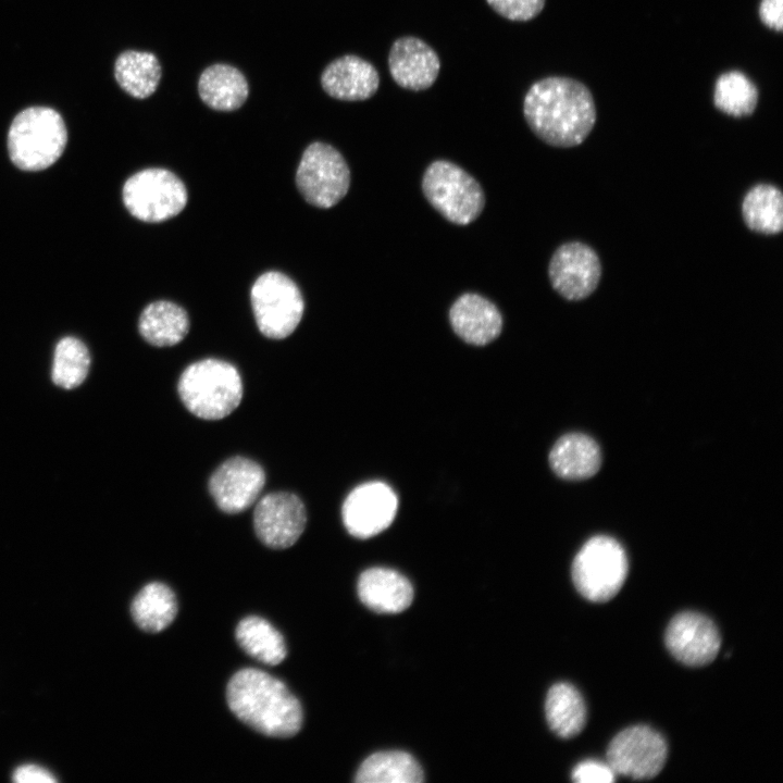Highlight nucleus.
<instances>
[{
  "label": "nucleus",
  "mask_w": 783,
  "mask_h": 783,
  "mask_svg": "<svg viewBox=\"0 0 783 783\" xmlns=\"http://www.w3.org/2000/svg\"><path fill=\"white\" fill-rule=\"evenodd\" d=\"M523 114L539 139L560 148L581 145L597 116L591 90L583 83L564 76L535 82L525 94Z\"/></svg>",
  "instance_id": "f257e3e1"
},
{
  "label": "nucleus",
  "mask_w": 783,
  "mask_h": 783,
  "mask_svg": "<svg viewBox=\"0 0 783 783\" xmlns=\"http://www.w3.org/2000/svg\"><path fill=\"white\" fill-rule=\"evenodd\" d=\"M161 75V64L151 52L126 50L114 63L116 83L126 94L137 99L151 96L158 88Z\"/></svg>",
  "instance_id": "5701e85b"
},
{
  "label": "nucleus",
  "mask_w": 783,
  "mask_h": 783,
  "mask_svg": "<svg viewBox=\"0 0 783 783\" xmlns=\"http://www.w3.org/2000/svg\"><path fill=\"white\" fill-rule=\"evenodd\" d=\"M548 275L554 289L563 298L581 300L598 286L601 264L589 246L579 241L567 243L554 252Z\"/></svg>",
  "instance_id": "ddd939ff"
},
{
  "label": "nucleus",
  "mask_w": 783,
  "mask_h": 783,
  "mask_svg": "<svg viewBox=\"0 0 783 783\" xmlns=\"http://www.w3.org/2000/svg\"><path fill=\"white\" fill-rule=\"evenodd\" d=\"M449 321L453 332L474 346L493 341L502 328L498 308L490 300L473 293L456 299L449 310Z\"/></svg>",
  "instance_id": "a211bd4d"
},
{
  "label": "nucleus",
  "mask_w": 783,
  "mask_h": 783,
  "mask_svg": "<svg viewBox=\"0 0 783 783\" xmlns=\"http://www.w3.org/2000/svg\"><path fill=\"white\" fill-rule=\"evenodd\" d=\"M397 508V496L387 484L368 482L346 497L341 508L343 522L352 536L369 538L391 524Z\"/></svg>",
  "instance_id": "9b49d317"
},
{
  "label": "nucleus",
  "mask_w": 783,
  "mask_h": 783,
  "mask_svg": "<svg viewBox=\"0 0 783 783\" xmlns=\"http://www.w3.org/2000/svg\"><path fill=\"white\" fill-rule=\"evenodd\" d=\"M627 558L621 544L607 535L589 538L572 563V580L579 593L594 602L614 597L627 575Z\"/></svg>",
  "instance_id": "39448f33"
},
{
  "label": "nucleus",
  "mask_w": 783,
  "mask_h": 783,
  "mask_svg": "<svg viewBox=\"0 0 783 783\" xmlns=\"http://www.w3.org/2000/svg\"><path fill=\"white\" fill-rule=\"evenodd\" d=\"M388 67L393 79L405 89L420 91L436 80L440 61L435 50L413 36L396 39L388 54Z\"/></svg>",
  "instance_id": "dca6fc26"
},
{
  "label": "nucleus",
  "mask_w": 783,
  "mask_h": 783,
  "mask_svg": "<svg viewBox=\"0 0 783 783\" xmlns=\"http://www.w3.org/2000/svg\"><path fill=\"white\" fill-rule=\"evenodd\" d=\"M235 636L241 649L259 662L276 666L286 657L282 634L263 618H244L236 627Z\"/></svg>",
  "instance_id": "a878e982"
},
{
  "label": "nucleus",
  "mask_w": 783,
  "mask_h": 783,
  "mask_svg": "<svg viewBox=\"0 0 783 783\" xmlns=\"http://www.w3.org/2000/svg\"><path fill=\"white\" fill-rule=\"evenodd\" d=\"M742 214L747 227L754 232L773 235L783 228V196L770 184H758L745 195Z\"/></svg>",
  "instance_id": "cd10ccee"
},
{
  "label": "nucleus",
  "mask_w": 783,
  "mask_h": 783,
  "mask_svg": "<svg viewBox=\"0 0 783 783\" xmlns=\"http://www.w3.org/2000/svg\"><path fill=\"white\" fill-rule=\"evenodd\" d=\"M306 508L294 494L271 493L262 497L253 513L258 538L268 547L284 549L293 546L306 527Z\"/></svg>",
  "instance_id": "f8f14e48"
},
{
  "label": "nucleus",
  "mask_w": 783,
  "mask_h": 783,
  "mask_svg": "<svg viewBox=\"0 0 783 783\" xmlns=\"http://www.w3.org/2000/svg\"><path fill=\"white\" fill-rule=\"evenodd\" d=\"M552 471L564 480H585L594 476L601 465V452L598 444L583 433H569L561 436L549 453Z\"/></svg>",
  "instance_id": "aec40b11"
},
{
  "label": "nucleus",
  "mask_w": 783,
  "mask_h": 783,
  "mask_svg": "<svg viewBox=\"0 0 783 783\" xmlns=\"http://www.w3.org/2000/svg\"><path fill=\"white\" fill-rule=\"evenodd\" d=\"M545 713L549 728L562 738L577 735L586 723V707L580 692L569 683H557L548 691Z\"/></svg>",
  "instance_id": "b1692460"
},
{
  "label": "nucleus",
  "mask_w": 783,
  "mask_h": 783,
  "mask_svg": "<svg viewBox=\"0 0 783 783\" xmlns=\"http://www.w3.org/2000/svg\"><path fill=\"white\" fill-rule=\"evenodd\" d=\"M489 7L502 17L525 22L536 17L544 9L546 0H486Z\"/></svg>",
  "instance_id": "7c9ffc66"
},
{
  "label": "nucleus",
  "mask_w": 783,
  "mask_h": 783,
  "mask_svg": "<svg viewBox=\"0 0 783 783\" xmlns=\"http://www.w3.org/2000/svg\"><path fill=\"white\" fill-rule=\"evenodd\" d=\"M7 142L10 159L17 169L42 171L62 156L67 142L66 125L50 107H28L14 116Z\"/></svg>",
  "instance_id": "7ed1b4c3"
},
{
  "label": "nucleus",
  "mask_w": 783,
  "mask_h": 783,
  "mask_svg": "<svg viewBox=\"0 0 783 783\" xmlns=\"http://www.w3.org/2000/svg\"><path fill=\"white\" fill-rule=\"evenodd\" d=\"M130 613L134 622L141 630L149 633L161 632L176 617V597L165 584L160 582L149 583L134 597Z\"/></svg>",
  "instance_id": "393cba45"
},
{
  "label": "nucleus",
  "mask_w": 783,
  "mask_h": 783,
  "mask_svg": "<svg viewBox=\"0 0 783 783\" xmlns=\"http://www.w3.org/2000/svg\"><path fill=\"white\" fill-rule=\"evenodd\" d=\"M757 103L758 89L742 72H725L716 80L713 104L721 112L734 117L749 116Z\"/></svg>",
  "instance_id": "c85d7f7f"
},
{
  "label": "nucleus",
  "mask_w": 783,
  "mask_h": 783,
  "mask_svg": "<svg viewBox=\"0 0 783 783\" xmlns=\"http://www.w3.org/2000/svg\"><path fill=\"white\" fill-rule=\"evenodd\" d=\"M422 190L432 207L457 225L473 222L485 203L477 181L446 160H436L428 165L422 178Z\"/></svg>",
  "instance_id": "423d86ee"
},
{
  "label": "nucleus",
  "mask_w": 783,
  "mask_h": 783,
  "mask_svg": "<svg viewBox=\"0 0 783 783\" xmlns=\"http://www.w3.org/2000/svg\"><path fill=\"white\" fill-rule=\"evenodd\" d=\"M424 779L418 761L408 753L378 751L369 756L357 771L359 783H420Z\"/></svg>",
  "instance_id": "bb28decb"
},
{
  "label": "nucleus",
  "mask_w": 783,
  "mask_h": 783,
  "mask_svg": "<svg viewBox=\"0 0 783 783\" xmlns=\"http://www.w3.org/2000/svg\"><path fill=\"white\" fill-rule=\"evenodd\" d=\"M296 184L310 204L327 209L341 200L350 185V172L343 156L331 145L315 141L303 151Z\"/></svg>",
  "instance_id": "1a4fd4ad"
},
{
  "label": "nucleus",
  "mask_w": 783,
  "mask_h": 783,
  "mask_svg": "<svg viewBox=\"0 0 783 783\" xmlns=\"http://www.w3.org/2000/svg\"><path fill=\"white\" fill-rule=\"evenodd\" d=\"M198 92L209 108L228 112L244 104L249 95V86L239 70L229 64L216 63L201 73Z\"/></svg>",
  "instance_id": "412c9836"
},
{
  "label": "nucleus",
  "mask_w": 783,
  "mask_h": 783,
  "mask_svg": "<svg viewBox=\"0 0 783 783\" xmlns=\"http://www.w3.org/2000/svg\"><path fill=\"white\" fill-rule=\"evenodd\" d=\"M664 642L676 660L691 667L713 661L721 645L714 623L708 617L693 611L681 612L670 621Z\"/></svg>",
  "instance_id": "4468645a"
},
{
  "label": "nucleus",
  "mask_w": 783,
  "mask_h": 783,
  "mask_svg": "<svg viewBox=\"0 0 783 783\" xmlns=\"http://www.w3.org/2000/svg\"><path fill=\"white\" fill-rule=\"evenodd\" d=\"M123 202L136 219L158 223L183 211L187 190L183 182L165 169L151 167L132 175L124 184Z\"/></svg>",
  "instance_id": "6e6552de"
},
{
  "label": "nucleus",
  "mask_w": 783,
  "mask_h": 783,
  "mask_svg": "<svg viewBox=\"0 0 783 783\" xmlns=\"http://www.w3.org/2000/svg\"><path fill=\"white\" fill-rule=\"evenodd\" d=\"M15 783H55L58 779L46 768L34 763L22 765L12 773Z\"/></svg>",
  "instance_id": "473e14b6"
},
{
  "label": "nucleus",
  "mask_w": 783,
  "mask_h": 783,
  "mask_svg": "<svg viewBox=\"0 0 783 783\" xmlns=\"http://www.w3.org/2000/svg\"><path fill=\"white\" fill-rule=\"evenodd\" d=\"M667 756L663 736L647 725L622 730L607 749L608 765L614 773L635 780L655 778L662 770Z\"/></svg>",
  "instance_id": "9d476101"
},
{
  "label": "nucleus",
  "mask_w": 783,
  "mask_h": 783,
  "mask_svg": "<svg viewBox=\"0 0 783 783\" xmlns=\"http://www.w3.org/2000/svg\"><path fill=\"white\" fill-rule=\"evenodd\" d=\"M88 348L78 338H61L54 349L51 377L55 385L72 389L80 385L89 370Z\"/></svg>",
  "instance_id": "c756f323"
},
{
  "label": "nucleus",
  "mask_w": 783,
  "mask_h": 783,
  "mask_svg": "<svg viewBox=\"0 0 783 783\" xmlns=\"http://www.w3.org/2000/svg\"><path fill=\"white\" fill-rule=\"evenodd\" d=\"M360 600L378 613H398L413 599V587L402 574L387 568H371L358 581Z\"/></svg>",
  "instance_id": "6ab92c4d"
},
{
  "label": "nucleus",
  "mask_w": 783,
  "mask_h": 783,
  "mask_svg": "<svg viewBox=\"0 0 783 783\" xmlns=\"http://www.w3.org/2000/svg\"><path fill=\"white\" fill-rule=\"evenodd\" d=\"M177 390L182 402L194 415L203 420H220L240 403L243 382L233 364L204 359L184 370Z\"/></svg>",
  "instance_id": "20e7f679"
},
{
  "label": "nucleus",
  "mask_w": 783,
  "mask_h": 783,
  "mask_svg": "<svg viewBox=\"0 0 783 783\" xmlns=\"http://www.w3.org/2000/svg\"><path fill=\"white\" fill-rule=\"evenodd\" d=\"M232 712L245 724L272 737H289L302 725L299 700L278 679L253 668L237 671L227 684Z\"/></svg>",
  "instance_id": "f03ea898"
},
{
  "label": "nucleus",
  "mask_w": 783,
  "mask_h": 783,
  "mask_svg": "<svg viewBox=\"0 0 783 783\" xmlns=\"http://www.w3.org/2000/svg\"><path fill=\"white\" fill-rule=\"evenodd\" d=\"M251 304L259 331L269 338L283 339L298 326L304 302L298 286L276 271L260 275L251 287Z\"/></svg>",
  "instance_id": "0eeeda50"
},
{
  "label": "nucleus",
  "mask_w": 783,
  "mask_h": 783,
  "mask_svg": "<svg viewBox=\"0 0 783 783\" xmlns=\"http://www.w3.org/2000/svg\"><path fill=\"white\" fill-rule=\"evenodd\" d=\"M138 328L142 338L150 345L170 347L182 341L187 335L189 319L178 304L159 300L142 310Z\"/></svg>",
  "instance_id": "4be33fe9"
},
{
  "label": "nucleus",
  "mask_w": 783,
  "mask_h": 783,
  "mask_svg": "<svg viewBox=\"0 0 783 783\" xmlns=\"http://www.w3.org/2000/svg\"><path fill=\"white\" fill-rule=\"evenodd\" d=\"M265 483L263 469L245 457L224 461L211 475L209 490L217 507L226 513H239L259 497Z\"/></svg>",
  "instance_id": "2eb2a0df"
},
{
  "label": "nucleus",
  "mask_w": 783,
  "mask_h": 783,
  "mask_svg": "<svg viewBox=\"0 0 783 783\" xmlns=\"http://www.w3.org/2000/svg\"><path fill=\"white\" fill-rule=\"evenodd\" d=\"M614 774L609 765L586 760L573 769L572 780L579 783H611L614 781Z\"/></svg>",
  "instance_id": "2f4dec72"
},
{
  "label": "nucleus",
  "mask_w": 783,
  "mask_h": 783,
  "mask_svg": "<svg viewBox=\"0 0 783 783\" xmlns=\"http://www.w3.org/2000/svg\"><path fill=\"white\" fill-rule=\"evenodd\" d=\"M321 85L324 91L335 99L361 101L377 91L380 75L369 61L355 54H346L324 69Z\"/></svg>",
  "instance_id": "f3484780"
},
{
  "label": "nucleus",
  "mask_w": 783,
  "mask_h": 783,
  "mask_svg": "<svg viewBox=\"0 0 783 783\" xmlns=\"http://www.w3.org/2000/svg\"><path fill=\"white\" fill-rule=\"evenodd\" d=\"M759 17L767 27L781 32L783 28V0H761Z\"/></svg>",
  "instance_id": "72a5a7b5"
}]
</instances>
